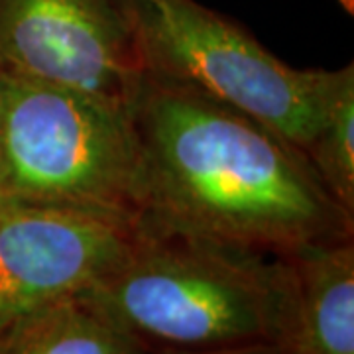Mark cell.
<instances>
[{
  "instance_id": "obj_10",
  "label": "cell",
  "mask_w": 354,
  "mask_h": 354,
  "mask_svg": "<svg viewBox=\"0 0 354 354\" xmlns=\"http://www.w3.org/2000/svg\"><path fill=\"white\" fill-rule=\"evenodd\" d=\"M156 354H295L290 346L283 344H260V346H244V348H228V351H156Z\"/></svg>"
},
{
  "instance_id": "obj_4",
  "label": "cell",
  "mask_w": 354,
  "mask_h": 354,
  "mask_svg": "<svg viewBox=\"0 0 354 354\" xmlns=\"http://www.w3.org/2000/svg\"><path fill=\"white\" fill-rule=\"evenodd\" d=\"M146 73L250 116L305 152L341 69H297L197 0H118Z\"/></svg>"
},
{
  "instance_id": "obj_8",
  "label": "cell",
  "mask_w": 354,
  "mask_h": 354,
  "mask_svg": "<svg viewBox=\"0 0 354 354\" xmlns=\"http://www.w3.org/2000/svg\"><path fill=\"white\" fill-rule=\"evenodd\" d=\"M0 354H156L81 295L0 327Z\"/></svg>"
},
{
  "instance_id": "obj_9",
  "label": "cell",
  "mask_w": 354,
  "mask_h": 354,
  "mask_svg": "<svg viewBox=\"0 0 354 354\" xmlns=\"http://www.w3.org/2000/svg\"><path fill=\"white\" fill-rule=\"evenodd\" d=\"M305 153L319 179L344 209L354 213V67H341L333 91Z\"/></svg>"
},
{
  "instance_id": "obj_1",
  "label": "cell",
  "mask_w": 354,
  "mask_h": 354,
  "mask_svg": "<svg viewBox=\"0 0 354 354\" xmlns=\"http://www.w3.org/2000/svg\"><path fill=\"white\" fill-rule=\"evenodd\" d=\"M132 116L142 221L286 258L354 239L307 153L262 122L148 73Z\"/></svg>"
},
{
  "instance_id": "obj_6",
  "label": "cell",
  "mask_w": 354,
  "mask_h": 354,
  "mask_svg": "<svg viewBox=\"0 0 354 354\" xmlns=\"http://www.w3.org/2000/svg\"><path fill=\"white\" fill-rule=\"evenodd\" d=\"M136 216L0 195V327L77 297L122 262Z\"/></svg>"
},
{
  "instance_id": "obj_2",
  "label": "cell",
  "mask_w": 354,
  "mask_h": 354,
  "mask_svg": "<svg viewBox=\"0 0 354 354\" xmlns=\"http://www.w3.org/2000/svg\"><path fill=\"white\" fill-rule=\"evenodd\" d=\"M81 297L153 353L291 348L295 335L290 258L142 218L122 262Z\"/></svg>"
},
{
  "instance_id": "obj_3",
  "label": "cell",
  "mask_w": 354,
  "mask_h": 354,
  "mask_svg": "<svg viewBox=\"0 0 354 354\" xmlns=\"http://www.w3.org/2000/svg\"><path fill=\"white\" fill-rule=\"evenodd\" d=\"M0 195L138 218L132 106L0 73Z\"/></svg>"
},
{
  "instance_id": "obj_7",
  "label": "cell",
  "mask_w": 354,
  "mask_h": 354,
  "mask_svg": "<svg viewBox=\"0 0 354 354\" xmlns=\"http://www.w3.org/2000/svg\"><path fill=\"white\" fill-rule=\"evenodd\" d=\"M297 283L295 354H354V239L290 256Z\"/></svg>"
},
{
  "instance_id": "obj_5",
  "label": "cell",
  "mask_w": 354,
  "mask_h": 354,
  "mask_svg": "<svg viewBox=\"0 0 354 354\" xmlns=\"http://www.w3.org/2000/svg\"><path fill=\"white\" fill-rule=\"evenodd\" d=\"M0 73L132 106L146 69L118 0H0Z\"/></svg>"
}]
</instances>
